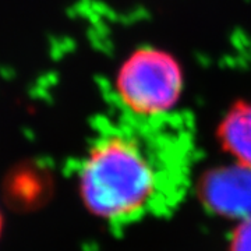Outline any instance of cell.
<instances>
[{
  "label": "cell",
  "instance_id": "1",
  "mask_svg": "<svg viewBox=\"0 0 251 251\" xmlns=\"http://www.w3.org/2000/svg\"><path fill=\"white\" fill-rule=\"evenodd\" d=\"M74 180L92 215L110 229H125L171 212L184 191V166L148 135L115 127L91 140Z\"/></svg>",
  "mask_w": 251,
  "mask_h": 251
},
{
  "label": "cell",
  "instance_id": "2",
  "mask_svg": "<svg viewBox=\"0 0 251 251\" xmlns=\"http://www.w3.org/2000/svg\"><path fill=\"white\" fill-rule=\"evenodd\" d=\"M184 72L177 57L153 45L133 49L117 64L112 95L120 110L135 122L152 123L177 108Z\"/></svg>",
  "mask_w": 251,
  "mask_h": 251
},
{
  "label": "cell",
  "instance_id": "3",
  "mask_svg": "<svg viewBox=\"0 0 251 251\" xmlns=\"http://www.w3.org/2000/svg\"><path fill=\"white\" fill-rule=\"evenodd\" d=\"M204 202L222 215L251 218V169L240 163L211 171L202 181Z\"/></svg>",
  "mask_w": 251,
  "mask_h": 251
},
{
  "label": "cell",
  "instance_id": "4",
  "mask_svg": "<svg viewBox=\"0 0 251 251\" xmlns=\"http://www.w3.org/2000/svg\"><path fill=\"white\" fill-rule=\"evenodd\" d=\"M218 140L236 163L251 169V102L240 100L225 112L218 130Z\"/></svg>",
  "mask_w": 251,
  "mask_h": 251
},
{
  "label": "cell",
  "instance_id": "5",
  "mask_svg": "<svg viewBox=\"0 0 251 251\" xmlns=\"http://www.w3.org/2000/svg\"><path fill=\"white\" fill-rule=\"evenodd\" d=\"M232 251H251V218L244 219L236 229L232 240Z\"/></svg>",
  "mask_w": 251,
  "mask_h": 251
}]
</instances>
